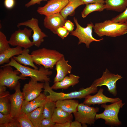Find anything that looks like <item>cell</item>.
<instances>
[{"label":"cell","mask_w":127,"mask_h":127,"mask_svg":"<svg viewBox=\"0 0 127 127\" xmlns=\"http://www.w3.org/2000/svg\"><path fill=\"white\" fill-rule=\"evenodd\" d=\"M43 89L44 92L49 94L47 95L48 99L55 102L59 100L85 98L88 95L95 93L98 91L97 87L92 84L90 87L85 88H81L78 91L67 93L57 92L51 88L48 82H44Z\"/></svg>","instance_id":"obj_1"},{"label":"cell","mask_w":127,"mask_h":127,"mask_svg":"<svg viewBox=\"0 0 127 127\" xmlns=\"http://www.w3.org/2000/svg\"><path fill=\"white\" fill-rule=\"evenodd\" d=\"M10 62L1 67H2L7 66H10L15 67L21 73L20 75L25 77H29L33 80L41 82H50L49 76L51 75L52 72L49 69L45 68L41 66L38 69H33L23 66L17 62L13 58L10 59Z\"/></svg>","instance_id":"obj_2"},{"label":"cell","mask_w":127,"mask_h":127,"mask_svg":"<svg viewBox=\"0 0 127 127\" xmlns=\"http://www.w3.org/2000/svg\"><path fill=\"white\" fill-rule=\"evenodd\" d=\"M93 29L99 36H104L115 37L127 33V24L106 20L95 23Z\"/></svg>","instance_id":"obj_3"},{"label":"cell","mask_w":127,"mask_h":127,"mask_svg":"<svg viewBox=\"0 0 127 127\" xmlns=\"http://www.w3.org/2000/svg\"><path fill=\"white\" fill-rule=\"evenodd\" d=\"M31 54L36 64L50 69H53L57 61L64 56L55 50L45 48L33 50Z\"/></svg>","instance_id":"obj_4"},{"label":"cell","mask_w":127,"mask_h":127,"mask_svg":"<svg viewBox=\"0 0 127 127\" xmlns=\"http://www.w3.org/2000/svg\"><path fill=\"white\" fill-rule=\"evenodd\" d=\"M124 104L121 99L109 105L106 104H101V106L104 109V111L101 113L96 114V120L103 119L106 124L111 126L120 125L121 122L119 119L118 114L120 109Z\"/></svg>","instance_id":"obj_5"},{"label":"cell","mask_w":127,"mask_h":127,"mask_svg":"<svg viewBox=\"0 0 127 127\" xmlns=\"http://www.w3.org/2000/svg\"><path fill=\"white\" fill-rule=\"evenodd\" d=\"M99 109L97 107H91L83 103H79L76 111L73 113L75 120L81 123L82 127H87V124L91 125L94 124Z\"/></svg>","instance_id":"obj_6"},{"label":"cell","mask_w":127,"mask_h":127,"mask_svg":"<svg viewBox=\"0 0 127 127\" xmlns=\"http://www.w3.org/2000/svg\"><path fill=\"white\" fill-rule=\"evenodd\" d=\"M73 20L76 26L75 29L70 32V35L75 36L79 39L78 44L84 43L86 47L89 48L90 44L93 42H99L103 40V38L97 39L94 38L92 35V29L94 25L91 22L88 24L87 27H83L79 24L77 19L75 17Z\"/></svg>","instance_id":"obj_7"},{"label":"cell","mask_w":127,"mask_h":127,"mask_svg":"<svg viewBox=\"0 0 127 127\" xmlns=\"http://www.w3.org/2000/svg\"><path fill=\"white\" fill-rule=\"evenodd\" d=\"M12 66H7L0 69V85L8 87L10 89H14L20 79H25L26 77L20 75L17 70H14Z\"/></svg>","instance_id":"obj_8"},{"label":"cell","mask_w":127,"mask_h":127,"mask_svg":"<svg viewBox=\"0 0 127 127\" xmlns=\"http://www.w3.org/2000/svg\"><path fill=\"white\" fill-rule=\"evenodd\" d=\"M32 32L31 29L26 27L15 31L11 35L8 40L9 44L13 46L29 48L34 45L33 42L30 39Z\"/></svg>","instance_id":"obj_9"},{"label":"cell","mask_w":127,"mask_h":127,"mask_svg":"<svg viewBox=\"0 0 127 127\" xmlns=\"http://www.w3.org/2000/svg\"><path fill=\"white\" fill-rule=\"evenodd\" d=\"M122 78L121 75L111 73L106 69L101 77L96 79L92 84L96 87L103 85L106 86L109 93L115 96L117 94L116 82Z\"/></svg>","instance_id":"obj_10"},{"label":"cell","mask_w":127,"mask_h":127,"mask_svg":"<svg viewBox=\"0 0 127 127\" xmlns=\"http://www.w3.org/2000/svg\"><path fill=\"white\" fill-rule=\"evenodd\" d=\"M39 21L36 18H32L28 20L18 23L17 25L18 28L21 26H24L27 27L31 29L33 32L32 36V41L34 45L38 48L41 43L44 41V38L47 37V36L43 32L40 28Z\"/></svg>","instance_id":"obj_11"},{"label":"cell","mask_w":127,"mask_h":127,"mask_svg":"<svg viewBox=\"0 0 127 127\" xmlns=\"http://www.w3.org/2000/svg\"><path fill=\"white\" fill-rule=\"evenodd\" d=\"M44 83H38L31 78L29 82L25 84L22 89L24 100L29 102L37 98L41 93Z\"/></svg>","instance_id":"obj_12"},{"label":"cell","mask_w":127,"mask_h":127,"mask_svg":"<svg viewBox=\"0 0 127 127\" xmlns=\"http://www.w3.org/2000/svg\"><path fill=\"white\" fill-rule=\"evenodd\" d=\"M69 1V0H49L44 6L38 7L36 11L40 14L45 16L59 13Z\"/></svg>","instance_id":"obj_13"},{"label":"cell","mask_w":127,"mask_h":127,"mask_svg":"<svg viewBox=\"0 0 127 127\" xmlns=\"http://www.w3.org/2000/svg\"><path fill=\"white\" fill-rule=\"evenodd\" d=\"M14 89L15 93L9 96L11 104L10 114L12 117L16 118L20 112L24 100V94L21 91L20 84L19 81Z\"/></svg>","instance_id":"obj_14"},{"label":"cell","mask_w":127,"mask_h":127,"mask_svg":"<svg viewBox=\"0 0 127 127\" xmlns=\"http://www.w3.org/2000/svg\"><path fill=\"white\" fill-rule=\"evenodd\" d=\"M103 89L100 88L95 94L87 96L85 98L83 103L87 105L100 104L107 103H113L121 99L119 98H112L106 96L103 93Z\"/></svg>","instance_id":"obj_15"},{"label":"cell","mask_w":127,"mask_h":127,"mask_svg":"<svg viewBox=\"0 0 127 127\" xmlns=\"http://www.w3.org/2000/svg\"><path fill=\"white\" fill-rule=\"evenodd\" d=\"M66 20L60 13H57L45 16L44 24L46 28L55 34L57 29L63 26Z\"/></svg>","instance_id":"obj_16"},{"label":"cell","mask_w":127,"mask_h":127,"mask_svg":"<svg viewBox=\"0 0 127 127\" xmlns=\"http://www.w3.org/2000/svg\"><path fill=\"white\" fill-rule=\"evenodd\" d=\"M48 100L46 94L41 93L37 98L28 102L24 100L20 112L28 114L37 108L44 106Z\"/></svg>","instance_id":"obj_17"},{"label":"cell","mask_w":127,"mask_h":127,"mask_svg":"<svg viewBox=\"0 0 127 127\" xmlns=\"http://www.w3.org/2000/svg\"><path fill=\"white\" fill-rule=\"evenodd\" d=\"M64 56L56 62L55 69L57 73L54 79V83L62 80L67 74L71 73L72 68Z\"/></svg>","instance_id":"obj_18"},{"label":"cell","mask_w":127,"mask_h":127,"mask_svg":"<svg viewBox=\"0 0 127 127\" xmlns=\"http://www.w3.org/2000/svg\"><path fill=\"white\" fill-rule=\"evenodd\" d=\"M80 78L79 76L73 74L65 76L61 81L54 83L51 87L53 90L66 89L71 86L79 83Z\"/></svg>","instance_id":"obj_19"},{"label":"cell","mask_w":127,"mask_h":127,"mask_svg":"<svg viewBox=\"0 0 127 127\" xmlns=\"http://www.w3.org/2000/svg\"><path fill=\"white\" fill-rule=\"evenodd\" d=\"M56 107L60 108L69 114L75 112L79 104L78 100L72 99L59 100L55 102Z\"/></svg>","instance_id":"obj_20"},{"label":"cell","mask_w":127,"mask_h":127,"mask_svg":"<svg viewBox=\"0 0 127 127\" xmlns=\"http://www.w3.org/2000/svg\"><path fill=\"white\" fill-rule=\"evenodd\" d=\"M30 50L28 48H24L21 53L17 56H14L13 58L17 62L24 66H30L34 69H38L33 62L32 55L29 54Z\"/></svg>","instance_id":"obj_21"},{"label":"cell","mask_w":127,"mask_h":127,"mask_svg":"<svg viewBox=\"0 0 127 127\" xmlns=\"http://www.w3.org/2000/svg\"><path fill=\"white\" fill-rule=\"evenodd\" d=\"M51 119L55 123H63L67 122H71L73 119V116L72 114L67 112L60 108L56 107Z\"/></svg>","instance_id":"obj_22"},{"label":"cell","mask_w":127,"mask_h":127,"mask_svg":"<svg viewBox=\"0 0 127 127\" xmlns=\"http://www.w3.org/2000/svg\"><path fill=\"white\" fill-rule=\"evenodd\" d=\"M105 9L122 12L127 7V0H103Z\"/></svg>","instance_id":"obj_23"},{"label":"cell","mask_w":127,"mask_h":127,"mask_svg":"<svg viewBox=\"0 0 127 127\" xmlns=\"http://www.w3.org/2000/svg\"><path fill=\"white\" fill-rule=\"evenodd\" d=\"M22 48L18 46L14 48H10L0 53V64L9 63L11 58L20 54L23 50Z\"/></svg>","instance_id":"obj_24"},{"label":"cell","mask_w":127,"mask_h":127,"mask_svg":"<svg viewBox=\"0 0 127 127\" xmlns=\"http://www.w3.org/2000/svg\"><path fill=\"white\" fill-rule=\"evenodd\" d=\"M84 4L80 0H69L67 4L60 13L66 20L69 16H72L74 14L75 10L77 7Z\"/></svg>","instance_id":"obj_25"},{"label":"cell","mask_w":127,"mask_h":127,"mask_svg":"<svg viewBox=\"0 0 127 127\" xmlns=\"http://www.w3.org/2000/svg\"><path fill=\"white\" fill-rule=\"evenodd\" d=\"M9 92H0V112L4 115L10 114L11 104Z\"/></svg>","instance_id":"obj_26"},{"label":"cell","mask_w":127,"mask_h":127,"mask_svg":"<svg viewBox=\"0 0 127 127\" xmlns=\"http://www.w3.org/2000/svg\"><path fill=\"white\" fill-rule=\"evenodd\" d=\"M44 106L39 107L27 114L34 127H40L42 120L44 118L43 111Z\"/></svg>","instance_id":"obj_27"},{"label":"cell","mask_w":127,"mask_h":127,"mask_svg":"<svg viewBox=\"0 0 127 127\" xmlns=\"http://www.w3.org/2000/svg\"><path fill=\"white\" fill-rule=\"evenodd\" d=\"M105 9L104 4L95 3L86 5L81 12L82 17L85 18L91 13L95 11L101 12Z\"/></svg>","instance_id":"obj_28"},{"label":"cell","mask_w":127,"mask_h":127,"mask_svg":"<svg viewBox=\"0 0 127 127\" xmlns=\"http://www.w3.org/2000/svg\"><path fill=\"white\" fill-rule=\"evenodd\" d=\"M56 108L55 102L48 99L44 106L43 111L44 118L51 119Z\"/></svg>","instance_id":"obj_29"},{"label":"cell","mask_w":127,"mask_h":127,"mask_svg":"<svg viewBox=\"0 0 127 127\" xmlns=\"http://www.w3.org/2000/svg\"><path fill=\"white\" fill-rule=\"evenodd\" d=\"M16 118L20 127H34L27 114L20 112Z\"/></svg>","instance_id":"obj_30"},{"label":"cell","mask_w":127,"mask_h":127,"mask_svg":"<svg viewBox=\"0 0 127 127\" xmlns=\"http://www.w3.org/2000/svg\"><path fill=\"white\" fill-rule=\"evenodd\" d=\"M8 40L7 39L5 35L0 31V53L7 50L10 47Z\"/></svg>","instance_id":"obj_31"},{"label":"cell","mask_w":127,"mask_h":127,"mask_svg":"<svg viewBox=\"0 0 127 127\" xmlns=\"http://www.w3.org/2000/svg\"><path fill=\"white\" fill-rule=\"evenodd\" d=\"M111 20L115 22L127 24V7L123 12L112 18Z\"/></svg>","instance_id":"obj_32"},{"label":"cell","mask_w":127,"mask_h":127,"mask_svg":"<svg viewBox=\"0 0 127 127\" xmlns=\"http://www.w3.org/2000/svg\"><path fill=\"white\" fill-rule=\"evenodd\" d=\"M70 32L63 26L57 29L55 34L63 39L68 36Z\"/></svg>","instance_id":"obj_33"},{"label":"cell","mask_w":127,"mask_h":127,"mask_svg":"<svg viewBox=\"0 0 127 127\" xmlns=\"http://www.w3.org/2000/svg\"><path fill=\"white\" fill-rule=\"evenodd\" d=\"M0 127H20V124L16 118H13L8 123L0 125Z\"/></svg>","instance_id":"obj_34"},{"label":"cell","mask_w":127,"mask_h":127,"mask_svg":"<svg viewBox=\"0 0 127 127\" xmlns=\"http://www.w3.org/2000/svg\"><path fill=\"white\" fill-rule=\"evenodd\" d=\"M13 118L10 114L5 115L0 112V125L8 123L11 121Z\"/></svg>","instance_id":"obj_35"},{"label":"cell","mask_w":127,"mask_h":127,"mask_svg":"<svg viewBox=\"0 0 127 127\" xmlns=\"http://www.w3.org/2000/svg\"><path fill=\"white\" fill-rule=\"evenodd\" d=\"M55 123L51 119L44 118L41 121L40 127H53Z\"/></svg>","instance_id":"obj_36"},{"label":"cell","mask_w":127,"mask_h":127,"mask_svg":"<svg viewBox=\"0 0 127 127\" xmlns=\"http://www.w3.org/2000/svg\"><path fill=\"white\" fill-rule=\"evenodd\" d=\"M63 26L71 32L73 31L74 25L71 21L66 20Z\"/></svg>","instance_id":"obj_37"},{"label":"cell","mask_w":127,"mask_h":127,"mask_svg":"<svg viewBox=\"0 0 127 127\" xmlns=\"http://www.w3.org/2000/svg\"><path fill=\"white\" fill-rule=\"evenodd\" d=\"M4 4L6 8L10 9L14 6L15 4V1L14 0H5Z\"/></svg>","instance_id":"obj_38"},{"label":"cell","mask_w":127,"mask_h":127,"mask_svg":"<svg viewBox=\"0 0 127 127\" xmlns=\"http://www.w3.org/2000/svg\"><path fill=\"white\" fill-rule=\"evenodd\" d=\"M48 0H31L30 1L25 5V6L28 8L31 6L34 5L36 4H40L42 1H47Z\"/></svg>","instance_id":"obj_39"},{"label":"cell","mask_w":127,"mask_h":127,"mask_svg":"<svg viewBox=\"0 0 127 127\" xmlns=\"http://www.w3.org/2000/svg\"><path fill=\"white\" fill-rule=\"evenodd\" d=\"M84 4L95 3H98L104 4V1L103 0H80Z\"/></svg>","instance_id":"obj_40"},{"label":"cell","mask_w":127,"mask_h":127,"mask_svg":"<svg viewBox=\"0 0 127 127\" xmlns=\"http://www.w3.org/2000/svg\"><path fill=\"white\" fill-rule=\"evenodd\" d=\"M71 122H67L61 123H55L53 127H70Z\"/></svg>","instance_id":"obj_41"},{"label":"cell","mask_w":127,"mask_h":127,"mask_svg":"<svg viewBox=\"0 0 127 127\" xmlns=\"http://www.w3.org/2000/svg\"><path fill=\"white\" fill-rule=\"evenodd\" d=\"M82 124L78 121L75 120L70 123V127H82Z\"/></svg>","instance_id":"obj_42"},{"label":"cell","mask_w":127,"mask_h":127,"mask_svg":"<svg viewBox=\"0 0 127 127\" xmlns=\"http://www.w3.org/2000/svg\"><path fill=\"white\" fill-rule=\"evenodd\" d=\"M6 86L4 85H0V92H3L6 91Z\"/></svg>","instance_id":"obj_43"}]
</instances>
